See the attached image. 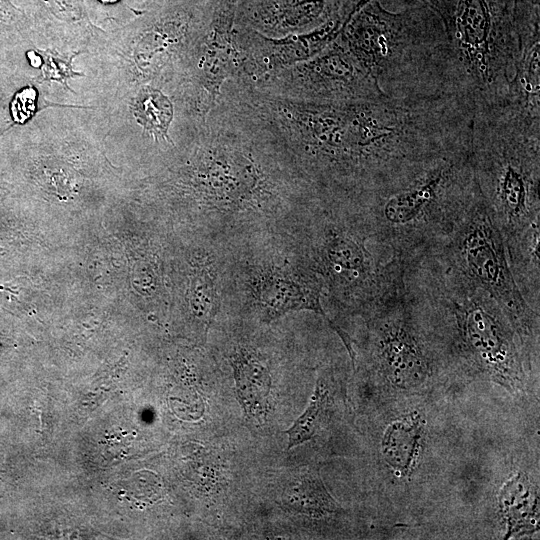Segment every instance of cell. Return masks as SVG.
I'll return each mask as SVG.
<instances>
[{"instance_id":"3","label":"cell","mask_w":540,"mask_h":540,"mask_svg":"<svg viewBox=\"0 0 540 540\" xmlns=\"http://www.w3.org/2000/svg\"><path fill=\"white\" fill-rule=\"evenodd\" d=\"M470 157L507 251L540 224V114L508 102L475 109Z\"/></svg>"},{"instance_id":"14","label":"cell","mask_w":540,"mask_h":540,"mask_svg":"<svg viewBox=\"0 0 540 540\" xmlns=\"http://www.w3.org/2000/svg\"><path fill=\"white\" fill-rule=\"evenodd\" d=\"M426 435V422L414 411L393 420L381 439L386 465L398 477H409L419 462Z\"/></svg>"},{"instance_id":"16","label":"cell","mask_w":540,"mask_h":540,"mask_svg":"<svg viewBox=\"0 0 540 540\" xmlns=\"http://www.w3.org/2000/svg\"><path fill=\"white\" fill-rule=\"evenodd\" d=\"M237 394L245 413L262 420L268 410L271 378L262 356L250 347H236L230 355Z\"/></svg>"},{"instance_id":"13","label":"cell","mask_w":540,"mask_h":540,"mask_svg":"<svg viewBox=\"0 0 540 540\" xmlns=\"http://www.w3.org/2000/svg\"><path fill=\"white\" fill-rule=\"evenodd\" d=\"M514 28L518 41L515 69L504 102L540 114V1L516 0Z\"/></svg>"},{"instance_id":"21","label":"cell","mask_w":540,"mask_h":540,"mask_svg":"<svg viewBox=\"0 0 540 540\" xmlns=\"http://www.w3.org/2000/svg\"><path fill=\"white\" fill-rule=\"evenodd\" d=\"M458 0H378L381 6L396 12L412 7H426L435 12L443 21L450 38Z\"/></svg>"},{"instance_id":"5","label":"cell","mask_w":540,"mask_h":540,"mask_svg":"<svg viewBox=\"0 0 540 540\" xmlns=\"http://www.w3.org/2000/svg\"><path fill=\"white\" fill-rule=\"evenodd\" d=\"M478 193L470 150H465L357 205L373 241L409 263L453 231Z\"/></svg>"},{"instance_id":"15","label":"cell","mask_w":540,"mask_h":540,"mask_svg":"<svg viewBox=\"0 0 540 540\" xmlns=\"http://www.w3.org/2000/svg\"><path fill=\"white\" fill-rule=\"evenodd\" d=\"M498 503L506 528L505 539L532 534L539 529L538 488L526 473L518 472L503 484Z\"/></svg>"},{"instance_id":"19","label":"cell","mask_w":540,"mask_h":540,"mask_svg":"<svg viewBox=\"0 0 540 540\" xmlns=\"http://www.w3.org/2000/svg\"><path fill=\"white\" fill-rule=\"evenodd\" d=\"M328 400L327 385L323 381L317 382L306 410L286 431L288 449L310 440L315 435L326 413Z\"/></svg>"},{"instance_id":"9","label":"cell","mask_w":540,"mask_h":540,"mask_svg":"<svg viewBox=\"0 0 540 540\" xmlns=\"http://www.w3.org/2000/svg\"><path fill=\"white\" fill-rule=\"evenodd\" d=\"M241 292L247 304L263 320L272 321L294 311H312L321 315L342 340L353 367L356 353L350 336L325 313L321 297L325 290L322 278L299 257L257 259L241 274Z\"/></svg>"},{"instance_id":"10","label":"cell","mask_w":540,"mask_h":540,"mask_svg":"<svg viewBox=\"0 0 540 540\" xmlns=\"http://www.w3.org/2000/svg\"><path fill=\"white\" fill-rule=\"evenodd\" d=\"M237 3L217 0L208 28L192 56L194 108L201 119L216 105L224 83L237 72Z\"/></svg>"},{"instance_id":"20","label":"cell","mask_w":540,"mask_h":540,"mask_svg":"<svg viewBox=\"0 0 540 540\" xmlns=\"http://www.w3.org/2000/svg\"><path fill=\"white\" fill-rule=\"evenodd\" d=\"M291 502L297 510L317 517L341 511L340 505L317 476H307L303 479L296 487V498H292Z\"/></svg>"},{"instance_id":"8","label":"cell","mask_w":540,"mask_h":540,"mask_svg":"<svg viewBox=\"0 0 540 540\" xmlns=\"http://www.w3.org/2000/svg\"><path fill=\"white\" fill-rule=\"evenodd\" d=\"M243 81L262 92L298 101L347 102L385 96L341 32L314 57L255 81Z\"/></svg>"},{"instance_id":"17","label":"cell","mask_w":540,"mask_h":540,"mask_svg":"<svg viewBox=\"0 0 540 540\" xmlns=\"http://www.w3.org/2000/svg\"><path fill=\"white\" fill-rule=\"evenodd\" d=\"M131 112L144 133L155 143L176 146L169 135L175 117V108L168 94L160 88L144 86L133 97Z\"/></svg>"},{"instance_id":"2","label":"cell","mask_w":540,"mask_h":540,"mask_svg":"<svg viewBox=\"0 0 540 540\" xmlns=\"http://www.w3.org/2000/svg\"><path fill=\"white\" fill-rule=\"evenodd\" d=\"M341 35L385 96H460L451 40L441 18L429 8L392 12L372 0Z\"/></svg>"},{"instance_id":"12","label":"cell","mask_w":540,"mask_h":540,"mask_svg":"<svg viewBox=\"0 0 540 540\" xmlns=\"http://www.w3.org/2000/svg\"><path fill=\"white\" fill-rule=\"evenodd\" d=\"M342 0H238L236 24L268 37L313 31L338 16Z\"/></svg>"},{"instance_id":"6","label":"cell","mask_w":540,"mask_h":540,"mask_svg":"<svg viewBox=\"0 0 540 540\" xmlns=\"http://www.w3.org/2000/svg\"><path fill=\"white\" fill-rule=\"evenodd\" d=\"M450 40L459 95L474 110L504 102L518 53L514 0H458Z\"/></svg>"},{"instance_id":"7","label":"cell","mask_w":540,"mask_h":540,"mask_svg":"<svg viewBox=\"0 0 540 540\" xmlns=\"http://www.w3.org/2000/svg\"><path fill=\"white\" fill-rule=\"evenodd\" d=\"M425 253L491 295L505 313L521 346L528 350L535 347L539 312L529 306L519 291L503 235L480 190L453 231Z\"/></svg>"},{"instance_id":"4","label":"cell","mask_w":540,"mask_h":540,"mask_svg":"<svg viewBox=\"0 0 540 540\" xmlns=\"http://www.w3.org/2000/svg\"><path fill=\"white\" fill-rule=\"evenodd\" d=\"M298 257L323 280L333 303L365 316L404 283L408 262L373 240L355 203L317 201L306 212Z\"/></svg>"},{"instance_id":"11","label":"cell","mask_w":540,"mask_h":540,"mask_svg":"<svg viewBox=\"0 0 540 540\" xmlns=\"http://www.w3.org/2000/svg\"><path fill=\"white\" fill-rule=\"evenodd\" d=\"M342 28L338 16L313 31L283 37H268L236 24L238 68L234 78L252 82L306 61L321 52Z\"/></svg>"},{"instance_id":"25","label":"cell","mask_w":540,"mask_h":540,"mask_svg":"<svg viewBox=\"0 0 540 540\" xmlns=\"http://www.w3.org/2000/svg\"><path fill=\"white\" fill-rule=\"evenodd\" d=\"M99 1H101L103 3H114V2H116L118 0H99Z\"/></svg>"},{"instance_id":"24","label":"cell","mask_w":540,"mask_h":540,"mask_svg":"<svg viewBox=\"0 0 540 540\" xmlns=\"http://www.w3.org/2000/svg\"><path fill=\"white\" fill-rule=\"evenodd\" d=\"M371 1L372 0H342L338 12L342 27H344L358 11Z\"/></svg>"},{"instance_id":"23","label":"cell","mask_w":540,"mask_h":540,"mask_svg":"<svg viewBox=\"0 0 540 540\" xmlns=\"http://www.w3.org/2000/svg\"><path fill=\"white\" fill-rule=\"evenodd\" d=\"M35 98L36 91L32 88H26L16 95L11 105V111L16 121L22 123L33 114L31 111L35 110Z\"/></svg>"},{"instance_id":"22","label":"cell","mask_w":540,"mask_h":540,"mask_svg":"<svg viewBox=\"0 0 540 540\" xmlns=\"http://www.w3.org/2000/svg\"><path fill=\"white\" fill-rule=\"evenodd\" d=\"M42 54V70L44 79L57 80L65 85L67 78L78 74L72 70V57H63L62 55L50 50L43 51Z\"/></svg>"},{"instance_id":"18","label":"cell","mask_w":540,"mask_h":540,"mask_svg":"<svg viewBox=\"0 0 540 540\" xmlns=\"http://www.w3.org/2000/svg\"><path fill=\"white\" fill-rule=\"evenodd\" d=\"M189 305L192 314L205 327L215 318L222 296V278L216 256L204 255L195 267L189 285Z\"/></svg>"},{"instance_id":"1","label":"cell","mask_w":540,"mask_h":540,"mask_svg":"<svg viewBox=\"0 0 540 540\" xmlns=\"http://www.w3.org/2000/svg\"><path fill=\"white\" fill-rule=\"evenodd\" d=\"M233 97L278 139L318 197L361 203L392 190L468 140L454 96L298 101L235 82Z\"/></svg>"}]
</instances>
